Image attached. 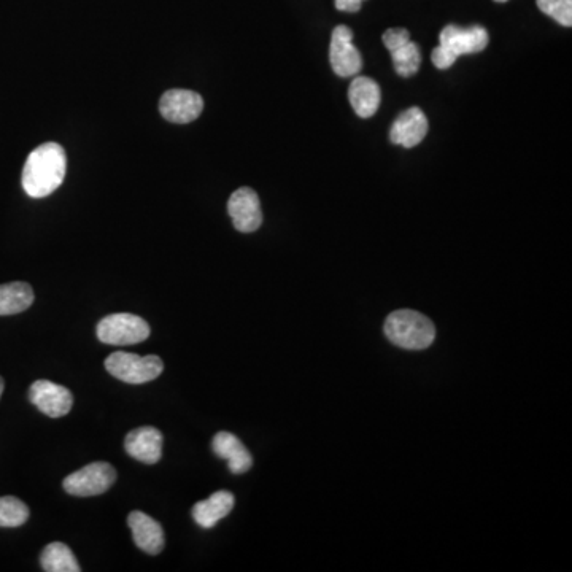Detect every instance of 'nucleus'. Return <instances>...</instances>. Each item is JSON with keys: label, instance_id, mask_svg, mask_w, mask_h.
Here are the masks:
<instances>
[{"label": "nucleus", "instance_id": "nucleus-22", "mask_svg": "<svg viewBox=\"0 0 572 572\" xmlns=\"http://www.w3.org/2000/svg\"><path fill=\"white\" fill-rule=\"evenodd\" d=\"M382 40H383V45H385V47H387V50L390 51L391 53V51H395L396 48L402 47L404 43L409 42L410 34L409 31H407V29H402V28L388 29V31L385 32V34H383Z\"/></svg>", "mask_w": 572, "mask_h": 572}, {"label": "nucleus", "instance_id": "nucleus-5", "mask_svg": "<svg viewBox=\"0 0 572 572\" xmlns=\"http://www.w3.org/2000/svg\"><path fill=\"white\" fill-rule=\"evenodd\" d=\"M96 333L99 341L107 345H134L147 341L150 326L137 315L113 314L99 321Z\"/></svg>", "mask_w": 572, "mask_h": 572}, {"label": "nucleus", "instance_id": "nucleus-4", "mask_svg": "<svg viewBox=\"0 0 572 572\" xmlns=\"http://www.w3.org/2000/svg\"><path fill=\"white\" fill-rule=\"evenodd\" d=\"M105 369L121 382L140 385L158 379L164 371V363L159 356H139L134 353L115 352L105 360Z\"/></svg>", "mask_w": 572, "mask_h": 572}, {"label": "nucleus", "instance_id": "nucleus-9", "mask_svg": "<svg viewBox=\"0 0 572 572\" xmlns=\"http://www.w3.org/2000/svg\"><path fill=\"white\" fill-rule=\"evenodd\" d=\"M29 401L42 414L51 418L64 417L74 406V396L66 387L50 380H37L29 388Z\"/></svg>", "mask_w": 572, "mask_h": 572}, {"label": "nucleus", "instance_id": "nucleus-3", "mask_svg": "<svg viewBox=\"0 0 572 572\" xmlns=\"http://www.w3.org/2000/svg\"><path fill=\"white\" fill-rule=\"evenodd\" d=\"M383 329L391 344L406 350H425L436 339L433 321L417 310H395L388 315Z\"/></svg>", "mask_w": 572, "mask_h": 572}, {"label": "nucleus", "instance_id": "nucleus-15", "mask_svg": "<svg viewBox=\"0 0 572 572\" xmlns=\"http://www.w3.org/2000/svg\"><path fill=\"white\" fill-rule=\"evenodd\" d=\"M348 101L360 118H371L382 101L380 86L369 77H355L348 88Z\"/></svg>", "mask_w": 572, "mask_h": 572}, {"label": "nucleus", "instance_id": "nucleus-11", "mask_svg": "<svg viewBox=\"0 0 572 572\" xmlns=\"http://www.w3.org/2000/svg\"><path fill=\"white\" fill-rule=\"evenodd\" d=\"M163 433L153 426H140L126 436L124 449L134 460L156 464L163 457Z\"/></svg>", "mask_w": 572, "mask_h": 572}, {"label": "nucleus", "instance_id": "nucleus-1", "mask_svg": "<svg viewBox=\"0 0 572 572\" xmlns=\"http://www.w3.org/2000/svg\"><path fill=\"white\" fill-rule=\"evenodd\" d=\"M67 156L59 143H43L26 159L23 169V188L31 198H47L64 182Z\"/></svg>", "mask_w": 572, "mask_h": 572}, {"label": "nucleus", "instance_id": "nucleus-10", "mask_svg": "<svg viewBox=\"0 0 572 572\" xmlns=\"http://www.w3.org/2000/svg\"><path fill=\"white\" fill-rule=\"evenodd\" d=\"M228 212L234 228L245 234L255 232L259 226L263 225V212H261L258 194L247 186L231 194Z\"/></svg>", "mask_w": 572, "mask_h": 572}, {"label": "nucleus", "instance_id": "nucleus-21", "mask_svg": "<svg viewBox=\"0 0 572 572\" xmlns=\"http://www.w3.org/2000/svg\"><path fill=\"white\" fill-rule=\"evenodd\" d=\"M539 10L565 28L572 26V0H536Z\"/></svg>", "mask_w": 572, "mask_h": 572}, {"label": "nucleus", "instance_id": "nucleus-6", "mask_svg": "<svg viewBox=\"0 0 572 572\" xmlns=\"http://www.w3.org/2000/svg\"><path fill=\"white\" fill-rule=\"evenodd\" d=\"M115 480L116 471L112 464L97 461L67 476L64 480V490L69 495L80 496V498L97 496L109 490L115 484Z\"/></svg>", "mask_w": 572, "mask_h": 572}, {"label": "nucleus", "instance_id": "nucleus-18", "mask_svg": "<svg viewBox=\"0 0 572 572\" xmlns=\"http://www.w3.org/2000/svg\"><path fill=\"white\" fill-rule=\"evenodd\" d=\"M43 571L47 572H80L82 568L78 565L72 550L62 542H53L47 545L40 557Z\"/></svg>", "mask_w": 572, "mask_h": 572}, {"label": "nucleus", "instance_id": "nucleus-8", "mask_svg": "<svg viewBox=\"0 0 572 572\" xmlns=\"http://www.w3.org/2000/svg\"><path fill=\"white\" fill-rule=\"evenodd\" d=\"M202 110H204V99L188 89L166 91L159 101V112L169 123H191L198 120Z\"/></svg>", "mask_w": 572, "mask_h": 572}, {"label": "nucleus", "instance_id": "nucleus-23", "mask_svg": "<svg viewBox=\"0 0 572 572\" xmlns=\"http://www.w3.org/2000/svg\"><path fill=\"white\" fill-rule=\"evenodd\" d=\"M363 2L364 0H334V5L341 12L356 13L360 12Z\"/></svg>", "mask_w": 572, "mask_h": 572}, {"label": "nucleus", "instance_id": "nucleus-16", "mask_svg": "<svg viewBox=\"0 0 572 572\" xmlns=\"http://www.w3.org/2000/svg\"><path fill=\"white\" fill-rule=\"evenodd\" d=\"M234 503L236 499L232 493L217 491L209 499H204L193 507L194 522L202 528H213L234 509Z\"/></svg>", "mask_w": 572, "mask_h": 572}, {"label": "nucleus", "instance_id": "nucleus-14", "mask_svg": "<svg viewBox=\"0 0 572 572\" xmlns=\"http://www.w3.org/2000/svg\"><path fill=\"white\" fill-rule=\"evenodd\" d=\"M212 449L217 457L228 461L229 471L232 474H245L252 468V455L234 434L226 433V431L218 433L213 437Z\"/></svg>", "mask_w": 572, "mask_h": 572}, {"label": "nucleus", "instance_id": "nucleus-19", "mask_svg": "<svg viewBox=\"0 0 572 572\" xmlns=\"http://www.w3.org/2000/svg\"><path fill=\"white\" fill-rule=\"evenodd\" d=\"M391 58H393L396 74L401 77H412L422 66V51L412 40L396 48L395 51H391Z\"/></svg>", "mask_w": 572, "mask_h": 572}, {"label": "nucleus", "instance_id": "nucleus-20", "mask_svg": "<svg viewBox=\"0 0 572 572\" xmlns=\"http://www.w3.org/2000/svg\"><path fill=\"white\" fill-rule=\"evenodd\" d=\"M29 507L15 498L4 496L0 498V528H18L28 522Z\"/></svg>", "mask_w": 572, "mask_h": 572}, {"label": "nucleus", "instance_id": "nucleus-12", "mask_svg": "<svg viewBox=\"0 0 572 572\" xmlns=\"http://www.w3.org/2000/svg\"><path fill=\"white\" fill-rule=\"evenodd\" d=\"M428 118L422 109L412 107L402 112L391 126L390 139L395 145L404 148H414L425 139L428 134Z\"/></svg>", "mask_w": 572, "mask_h": 572}, {"label": "nucleus", "instance_id": "nucleus-2", "mask_svg": "<svg viewBox=\"0 0 572 572\" xmlns=\"http://www.w3.org/2000/svg\"><path fill=\"white\" fill-rule=\"evenodd\" d=\"M488 40L490 37L487 29L482 26L460 28L455 24H449L439 35V47L434 48L431 53V61L437 69H450L460 56L484 51Z\"/></svg>", "mask_w": 572, "mask_h": 572}, {"label": "nucleus", "instance_id": "nucleus-24", "mask_svg": "<svg viewBox=\"0 0 572 572\" xmlns=\"http://www.w3.org/2000/svg\"><path fill=\"white\" fill-rule=\"evenodd\" d=\"M2 393H4V379L0 377V398H2Z\"/></svg>", "mask_w": 572, "mask_h": 572}, {"label": "nucleus", "instance_id": "nucleus-13", "mask_svg": "<svg viewBox=\"0 0 572 572\" xmlns=\"http://www.w3.org/2000/svg\"><path fill=\"white\" fill-rule=\"evenodd\" d=\"M129 528L136 541L137 547L148 555H158L163 552L166 538L161 523L143 512L134 511L128 517Z\"/></svg>", "mask_w": 572, "mask_h": 572}, {"label": "nucleus", "instance_id": "nucleus-7", "mask_svg": "<svg viewBox=\"0 0 572 572\" xmlns=\"http://www.w3.org/2000/svg\"><path fill=\"white\" fill-rule=\"evenodd\" d=\"M329 61H331L334 74L342 78L356 77L363 67L360 51L353 45L352 29L344 24L337 26L333 31L331 47H329Z\"/></svg>", "mask_w": 572, "mask_h": 572}, {"label": "nucleus", "instance_id": "nucleus-17", "mask_svg": "<svg viewBox=\"0 0 572 572\" xmlns=\"http://www.w3.org/2000/svg\"><path fill=\"white\" fill-rule=\"evenodd\" d=\"M32 302L34 291L29 283L13 282L0 285V317L21 314L32 306Z\"/></svg>", "mask_w": 572, "mask_h": 572}, {"label": "nucleus", "instance_id": "nucleus-25", "mask_svg": "<svg viewBox=\"0 0 572 572\" xmlns=\"http://www.w3.org/2000/svg\"><path fill=\"white\" fill-rule=\"evenodd\" d=\"M495 2H499V4H504V2H507V0H495Z\"/></svg>", "mask_w": 572, "mask_h": 572}]
</instances>
